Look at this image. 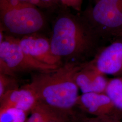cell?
<instances>
[{
	"instance_id": "ac0fdd59",
	"label": "cell",
	"mask_w": 122,
	"mask_h": 122,
	"mask_svg": "<svg viewBox=\"0 0 122 122\" xmlns=\"http://www.w3.org/2000/svg\"><path fill=\"white\" fill-rule=\"evenodd\" d=\"M24 1H25L27 2L30 3L34 5L37 7L41 8H45L44 4L42 3L40 0H20Z\"/></svg>"
},
{
	"instance_id": "d6986e66",
	"label": "cell",
	"mask_w": 122,
	"mask_h": 122,
	"mask_svg": "<svg viewBox=\"0 0 122 122\" xmlns=\"http://www.w3.org/2000/svg\"><path fill=\"white\" fill-rule=\"evenodd\" d=\"M120 117L117 116H107L105 119L104 122H121Z\"/></svg>"
},
{
	"instance_id": "52a82bcc",
	"label": "cell",
	"mask_w": 122,
	"mask_h": 122,
	"mask_svg": "<svg viewBox=\"0 0 122 122\" xmlns=\"http://www.w3.org/2000/svg\"><path fill=\"white\" fill-rule=\"evenodd\" d=\"M19 42L24 51L37 61L49 65L60 66L63 64L51 49L50 39L35 33L19 38Z\"/></svg>"
},
{
	"instance_id": "5bb4252c",
	"label": "cell",
	"mask_w": 122,
	"mask_h": 122,
	"mask_svg": "<svg viewBox=\"0 0 122 122\" xmlns=\"http://www.w3.org/2000/svg\"><path fill=\"white\" fill-rule=\"evenodd\" d=\"M18 88L15 77L0 74V98L10 91Z\"/></svg>"
},
{
	"instance_id": "5b68a950",
	"label": "cell",
	"mask_w": 122,
	"mask_h": 122,
	"mask_svg": "<svg viewBox=\"0 0 122 122\" xmlns=\"http://www.w3.org/2000/svg\"><path fill=\"white\" fill-rule=\"evenodd\" d=\"M58 67L44 64L30 56L22 49L19 38L12 35H5L0 43V74L15 77L18 73L48 71Z\"/></svg>"
},
{
	"instance_id": "e0dca14e",
	"label": "cell",
	"mask_w": 122,
	"mask_h": 122,
	"mask_svg": "<svg viewBox=\"0 0 122 122\" xmlns=\"http://www.w3.org/2000/svg\"><path fill=\"white\" fill-rule=\"evenodd\" d=\"M44 4L45 8H49L57 5L59 2V0H40Z\"/></svg>"
},
{
	"instance_id": "8992f818",
	"label": "cell",
	"mask_w": 122,
	"mask_h": 122,
	"mask_svg": "<svg viewBox=\"0 0 122 122\" xmlns=\"http://www.w3.org/2000/svg\"><path fill=\"white\" fill-rule=\"evenodd\" d=\"M90 62L102 73L122 76V36L103 47Z\"/></svg>"
},
{
	"instance_id": "44dd1931",
	"label": "cell",
	"mask_w": 122,
	"mask_h": 122,
	"mask_svg": "<svg viewBox=\"0 0 122 122\" xmlns=\"http://www.w3.org/2000/svg\"><path fill=\"white\" fill-rule=\"evenodd\" d=\"M93 0V1H94L95 2V1H96V0Z\"/></svg>"
},
{
	"instance_id": "9a60e30c",
	"label": "cell",
	"mask_w": 122,
	"mask_h": 122,
	"mask_svg": "<svg viewBox=\"0 0 122 122\" xmlns=\"http://www.w3.org/2000/svg\"><path fill=\"white\" fill-rule=\"evenodd\" d=\"M107 116H94L92 118H88L86 117H82L81 114H78L74 112L73 114L72 121L73 122H104Z\"/></svg>"
},
{
	"instance_id": "cb8c5ba5",
	"label": "cell",
	"mask_w": 122,
	"mask_h": 122,
	"mask_svg": "<svg viewBox=\"0 0 122 122\" xmlns=\"http://www.w3.org/2000/svg\"></svg>"
},
{
	"instance_id": "277c9868",
	"label": "cell",
	"mask_w": 122,
	"mask_h": 122,
	"mask_svg": "<svg viewBox=\"0 0 122 122\" xmlns=\"http://www.w3.org/2000/svg\"><path fill=\"white\" fill-rule=\"evenodd\" d=\"M83 15L104 40L122 36V0H96Z\"/></svg>"
},
{
	"instance_id": "9c48e42d",
	"label": "cell",
	"mask_w": 122,
	"mask_h": 122,
	"mask_svg": "<svg viewBox=\"0 0 122 122\" xmlns=\"http://www.w3.org/2000/svg\"><path fill=\"white\" fill-rule=\"evenodd\" d=\"M75 80L82 93H105L109 79L88 61L76 73Z\"/></svg>"
},
{
	"instance_id": "7a4b0ae2",
	"label": "cell",
	"mask_w": 122,
	"mask_h": 122,
	"mask_svg": "<svg viewBox=\"0 0 122 122\" xmlns=\"http://www.w3.org/2000/svg\"><path fill=\"white\" fill-rule=\"evenodd\" d=\"M84 63L67 62L54 69L37 71L27 85L38 102L58 109L73 111L79 96L75 75Z\"/></svg>"
},
{
	"instance_id": "8fae6325",
	"label": "cell",
	"mask_w": 122,
	"mask_h": 122,
	"mask_svg": "<svg viewBox=\"0 0 122 122\" xmlns=\"http://www.w3.org/2000/svg\"><path fill=\"white\" fill-rule=\"evenodd\" d=\"M73 111H67L54 108L38 102L31 110L30 117L27 122H48L60 121L73 122Z\"/></svg>"
},
{
	"instance_id": "ffe728a7",
	"label": "cell",
	"mask_w": 122,
	"mask_h": 122,
	"mask_svg": "<svg viewBox=\"0 0 122 122\" xmlns=\"http://www.w3.org/2000/svg\"><path fill=\"white\" fill-rule=\"evenodd\" d=\"M48 122H62V121H50Z\"/></svg>"
},
{
	"instance_id": "2e32d148",
	"label": "cell",
	"mask_w": 122,
	"mask_h": 122,
	"mask_svg": "<svg viewBox=\"0 0 122 122\" xmlns=\"http://www.w3.org/2000/svg\"><path fill=\"white\" fill-rule=\"evenodd\" d=\"M60 3L66 7L71 8L77 11L81 10L83 0H59Z\"/></svg>"
},
{
	"instance_id": "4fadbf2b",
	"label": "cell",
	"mask_w": 122,
	"mask_h": 122,
	"mask_svg": "<svg viewBox=\"0 0 122 122\" xmlns=\"http://www.w3.org/2000/svg\"><path fill=\"white\" fill-rule=\"evenodd\" d=\"M28 113L15 108L0 111V122H25Z\"/></svg>"
},
{
	"instance_id": "6da1fadb",
	"label": "cell",
	"mask_w": 122,
	"mask_h": 122,
	"mask_svg": "<svg viewBox=\"0 0 122 122\" xmlns=\"http://www.w3.org/2000/svg\"><path fill=\"white\" fill-rule=\"evenodd\" d=\"M49 39L53 53L63 64L90 61L103 47L104 41L83 14L67 10L57 15Z\"/></svg>"
},
{
	"instance_id": "603a6c76",
	"label": "cell",
	"mask_w": 122,
	"mask_h": 122,
	"mask_svg": "<svg viewBox=\"0 0 122 122\" xmlns=\"http://www.w3.org/2000/svg\"></svg>"
},
{
	"instance_id": "30bf717a",
	"label": "cell",
	"mask_w": 122,
	"mask_h": 122,
	"mask_svg": "<svg viewBox=\"0 0 122 122\" xmlns=\"http://www.w3.org/2000/svg\"><path fill=\"white\" fill-rule=\"evenodd\" d=\"M38 102L34 93L28 85L7 92L0 98V111L15 108L30 112Z\"/></svg>"
},
{
	"instance_id": "7402d4cb",
	"label": "cell",
	"mask_w": 122,
	"mask_h": 122,
	"mask_svg": "<svg viewBox=\"0 0 122 122\" xmlns=\"http://www.w3.org/2000/svg\"><path fill=\"white\" fill-rule=\"evenodd\" d=\"M27 119H28V118H27ZM27 120H26V121H25V122H27Z\"/></svg>"
},
{
	"instance_id": "ba28073f",
	"label": "cell",
	"mask_w": 122,
	"mask_h": 122,
	"mask_svg": "<svg viewBox=\"0 0 122 122\" xmlns=\"http://www.w3.org/2000/svg\"><path fill=\"white\" fill-rule=\"evenodd\" d=\"M76 107L84 112L94 116H121L122 111L115 106L105 93H86L79 95Z\"/></svg>"
},
{
	"instance_id": "7c38bea8",
	"label": "cell",
	"mask_w": 122,
	"mask_h": 122,
	"mask_svg": "<svg viewBox=\"0 0 122 122\" xmlns=\"http://www.w3.org/2000/svg\"><path fill=\"white\" fill-rule=\"evenodd\" d=\"M105 93L118 109L122 111V76L109 79Z\"/></svg>"
},
{
	"instance_id": "3957f363",
	"label": "cell",
	"mask_w": 122,
	"mask_h": 122,
	"mask_svg": "<svg viewBox=\"0 0 122 122\" xmlns=\"http://www.w3.org/2000/svg\"><path fill=\"white\" fill-rule=\"evenodd\" d=\"M38 7L20 0H0V27L13 36L38 33L46 20Z\"/></svg>"
}]
</instances>
